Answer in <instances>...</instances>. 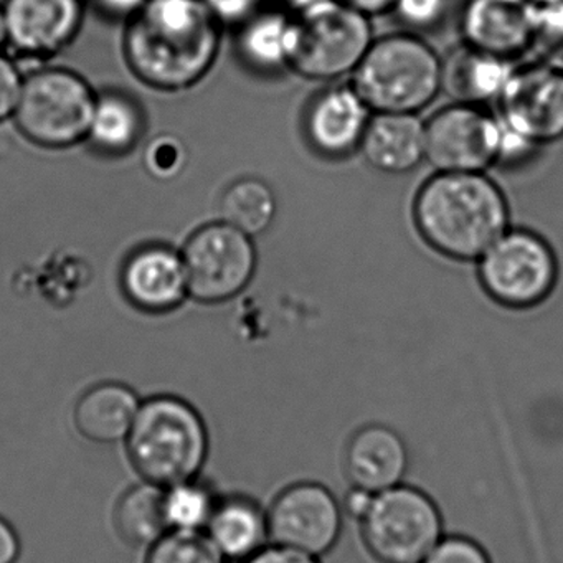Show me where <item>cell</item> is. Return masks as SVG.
<instances>
[{"mask_svg":"<svg viewBox=\"0 0 563 563\" xmlns=\"http://www.w3.org/2000/svg\"><path fill=\"white\" fill-rule=\"evenodd\" d=\"M220 22L203 0H150L130 18L124 55L133 74L151 88L186 90L216 64Z\"/></svg>","mask_w":563,"mask_h":563,"instance_id":"1","label":"cell"},{"mask_svg":"<svg viewBox=\"0 0 563 563\" xmlns=\"http://www.w3.org/2000/svg\"><path fill=\"white\" fill-rule=\"evenodd\" d=\"M421 239L441 255L477 262L509 230V203L483 173H438L413 206Z\"/></svg>","mask_w":563,"mask_h":563,"instance_id":"2","label":"cell"},{"mask_svg":"<svg viewBox=\"0 0 563 563\" xmlns=\"http://www.w3.org/2000/svg\"><path fill=\"white\" fill-rule=\"evenodd\" d=\"M128 454L146 483L161 487L194 479L207 456L200 415L176 397L144 401L126 437Z\"/></svg>","mask_w":563,"mask_h":563,"instance_id":"3","label":"cell"},{"mask_svg":"<svg viewBox=\"0 0 563 563\" xmlns=\"http://www.w3.org/2000/svg\"><path fill=\"white\" fill-rule=\"evenodd\" d=\"M352 88L374 113L417 114L443 88V62L415 35H388L368 48Z\"/></svg>","mask_w":563,"mask_h":563,"instance_id":"4","label":"cell"},{"mask_svg":"<svg viewBox=\"0 0 563 563\" xmlns=\"http://www.w3.org/2000/svg\"><path fill=\"white\" fill-rule=\"evenodd\" d=\"M374 44L368 15L341 0H316L292 19L289 68L308 80L354 74Z\"/></svg>","mask_w":563,"mask_h":563,"instance_id":"5","label":"cell"},{"mask_svg":"<svg viewBox=\"0 0 563 563\" xmlns=\"http://www.w3.org/2000/svg\"><path fill=\"white\" fill-rule=\"evenodd\" d=\"M97 95L80 75L64 68H45L22 85L14 120L32 143L64 150L87 140Z\"/></svg>","mask_w":563,"mask_h":563,"instance_id":"6","label":"cell"},{"mask_svg":"<svg viewBox=\"0 0 563 563\" xmlns=\"http://www.w3.org/2000/svg\"><path fill=\"white\" fill-rule=\"evenodd\" d=\"M477 262L484 291L507 308L540 305L559 282L555 252L530 230H507Z\"/></svg>","mask_w":563,"mask_h":563,"instance_id":"7","label":"cell"},{"mask_svg":"<svg viewBox=\"0 0 563 563\" xmlns=\"http://www.w3.org/2000/svg\"><path fill=\"white\" fill-rule=\"evenodd\" d=\"M362 532L382 563H420L440 542V512L420 490L391 487L372 496Z\"/></svg>","mask_w":563,"mask_h":563,"instance_id":"8","label":"cell"},{"mask_svg":"<svg viewBox=\"0 0 563 563\" xmlns=\"http://www.w3.org/2000/svg\"><path fill=\"white\" fill-rule=\"evenodd\" d=\"M189 296L200 302H223L235 298L256 272V249L252 236L229 223L200 227L183 250Z\"/></svg>","mask_w":563,"mask_h":563,"instance_id":"9","label":"cell"},{"mask_svg":"<svg viewBox=\"0 0 563 563\" xmlns=\"http://www.w3.org/2000/svg\"><path fill=\"white\" fill-rule=\"evenodd\" d=\"M500 150L503 123L476 104H451L424 124V159L438 173H484Z\"/></svg>","mask_w":563,"mask_h":563,"instance_id":"10","label":"cell"},{"mask_svg":"<svg viewBox=\"0 0 563 563\" xmlns=\"http://www.w3.org/2000/svg\"><path fill=\"white\" fill-rule=\"evenodd\" d=\"M500 123L529 143L563 137V71L549 65L514 70L499 97Z\"/></svg>","mask_w":563,"mask_h":563,"instance_id":"11","label":"cell"},{"mask_svg":"<svg viewBox=\"0 0 563 563\" xmlns=\"http://www.w3.org/2000/svg\"><path fill=\"white\" fill-rule=\"evenodd\" d=\"M266 522L269 536L279 547L318 555L334 545L341 510L324 487L298 484L275 500Z\"/></svg>","mask_w":563,"mask_h":563,"instance_id":"12","label":"cell"},{"mask_svg":"<svg viewBox=\"0 0 563 563\" xmlns=\"http://www.w3.org/2000/svg\"><path fill=\"white\" fill-rule=\"evenodd\" d=\"M87 0H8L9 45L24 57L58 54L80 32Z\"/></svg>","mask_w":563,"mask_h":563,"instance_id":"13","label":"cell"},{"mask_svg":"<svg viewBox=\"0 0 563 563\" xmlns=\"http://www.w3.org/2000/svg\"><path fill=\"white\" fill-rule=\"evenodd\" d=\"M371 120V108L354 88H329L309 104L305 133L316 153L339 159L361 150Z\"/></svg>","mask_w":563,"mask_h":563,"instance_id":"14","label":"cell"},{"mask_svg":"<svg viewBox=\"0 0 563 563\" xmlns=\"http://www.w3.org/2000/svg\"><path fill=\"white\" fill-rule=\"evenodd\" d=\"M123 289L136 308L146 312H169L189 296L183 253L164 245L134 252L124 263Z\"/></svg>","mask_w":563,"mask_h":563,"instance_id":"15","label":"cell"},{"mask_svg":"<svg viewBox=\"0 0 563 563\" xmlns=\"http://www.w3.org/2000/svg\"><path fill=\"white\" fill-rule=\"evenodd\" d=\"M470 47L512 62L529 52L532 2L529 0H470L461 19Z\"/></svg>","mask_w":563,"mask_h":563,"instance_id":"16","label":"cell"},{"mask_svg":"<svg viewBox=\"0 0 563 563\" xmlns=\"http://www.w3.org/2000/svg\"><path fill=\"white\" fill-rule=\"evenodd\" d=\"M361 153L380 173H410L424 159V124L417 114L377 113L365 131Z\"/></svg>","mask_w":563,"mask_h":563,"instance_id":"17","label":"cell"},{"mask_svg":"<svg viewBox=\"0 0 563 563\" xmlns=\"http://www.w3.org/2000/svg\"><path fill=\"white\" fill-rule=\"evenodd\" d=\"M407 470V450L394 431L368 427L358 431L345 453V473L357 489L382 493L397 486Z\"/></svg>","mask_w":563,"mask_h":563,"instance_id":"18","label":"cell"},{"mask_svg":"<svg viewBox=\"0 0 563 563\" xmlns=\"http://www.w3.org/2000/svg\"><path fill=\"white\" fill-rule=\"evenodd\" d=\"M514 68L509 60L464 45L443 62V90L456 103L479 104L499 100Z\"/></svg>","mask_w":563,"mask_h":563,"instance_id":"19","label":"cell"},{"mask_svg":"<svg viewBox=\"0 0 563 563\" xmlns=\"http://www.w3.org/2000/svg\"><path fill=\"white\" fill-rule=\"evenodd\" d=\"M140 407L136 394L126 385H97L78 400L75 423L88 440L117 443L126 440Z\"/></svg>","mask_w":563,"mask_h":563,"instance_id":"20","label":"cell"},{"mask_svg":"<svg viewBox=\"0 0 563 563\" xmlns=\"http://www.w3.org/2000/svg\"><path fill=\"white\" fill-rule=\"evenodd\" d=\"M292 19L279 12H258L242 24L239 51L243 60L260 71L289 68Z\"/></svg>","mask_w":563,"mask_h":563,"instance_id":"21","label":"cell"},{"mask_svg":"<svg viewBox=\"0 0 563 563\" xmlns=\"http://www.w3.org/2000/svg\"><path fill=\"white\" fill-rule=\"evenodd\" d=\"M268 522L249 500L232 499L216 506L209 520V537L230 559L255 555L265 540Z\"/></svg>","mask_w":563,"mask_h":563,"instance_id":"22","label":"cell"},{"mask_svg":"<svg viewBox=\"0 0 563 563\" xmlns=\"http://www.w3.org/2000/svg\"><path fill=\"white\" fill-rule=\"evenodd\" d=\"M114 523L126 542L154 545L169 532L164 509V487L146 483L128 490L114 510Z\"/></svg>","mask_w":563,"mask_h":563,"instance_id":"23","label":"cell"},{"mask_svg":"<svg viewBox=\"0 0 563 563\" xmlns=\"http://www.w3.org/2000/svg\"><path fill=\"white\" fill-rule=\"evenodd\" d=\"M143 124V113L131 98L104 93L97 98L88 137L103 153L126 154L140 143Z\"/></svg>","mask_w":563,"mask_h":563,"instance_id":"24","label":"cell"},{"mask_svg":"<svg viewBox=\"0 0 563 563\" xmlns=\"http://www.w3.org/2000/svg\"><path fill=\"white\" fill-rule=\"evenodd\" d=\"M278 212L275 192L265 180L243 177L223 192L220 200L222 222L249 236L262 235L275 222Z\"/></svg>","mask_w":563,"mask_h":563,"instance_id":"25","label":"cell"},{"mask_svg":"<svg viewBox=\"0 0 563 563\" xmlns=\"http://www.w3.org/2000/svg\"><path fill=\"white\" fill-rule=\"evenodd\" d=\"M164 509L169 530H200L209 526L216 506L210 494L190 479L164 487Z\"/></svg>","mask_w":563,"mask_h":563,"instance_id":"26","label":"cell"},{"mask_svg":"<svg viewBox=\"0 0 563 563\" xmlns=\"http://www.w3.org/2000/svg\"><path fill=\"white\" fill-rule=\"evenodd\" d=\"M225 555L200 530H169L151 545L146 563H225Z\"/></svg>","mask_w":563,"mask_h":563,"instance_id":"27","label":"cell"},{"mask_svg":"<svg viewBox=\"0 0 563 563\" xmlns=\"http://www.w3.org/2000/svg\"><path fill=\"white\" fill-rule=\"evenodd\" d=\"M186 164V150L173 136L156 137L146 153V166L159 179H170L183 170Z\"/></svg>","mask_w":563,"mask_h":563,"instance_id":"28","label":"cell"},{"mask_svg":"<svg viewBox=\"0 0 563 563\" xmlns=\"http://www.w3.org/2000/svg\"><path fill=\"white\" fill-rule=\"evenodd\" d=\"M394 9L410 27L428 29L443 18L446 0H397Z\"/></svg>","mask_w":563,"mask_h":563,"instance_id":"29","label":"cell"},{"mask_svg":"<svg viewBox=\"0 0 563 563\" xmlns=\"http://www.w3.org/2000/svg\"><path fill=\"white\" fill-rule=\"evenodd\" d=\"M423 563H489L484 550L466 539H448L438 542Z\"/></svg>","mask_w":563,"mask_h":563,"instance_id":"30","label":"cell"},{"mask_svg":"<svg viewBox=\"0 0 563 563\" xmlns=\"http://www.w3.org/2000/svg\"><path fill=\"white\" fill-rule=\"evenodd\" d=\"M22 85L24 78L14 62L0 55V123L14 117Z\"/></svg>","mask_w":563,"mask_h":563,"instance_id":"31","label":"cell"},{"mask_svg":"<svg viewBox=\"0 0 563 563\" xmlns=\"http://www.w3.org/2000/svg\"><path fill=\"white\" fill-rule=\"evenodd\" d=\"M263 0H203L220 24H245L258 14Z\"/></svg>","mask_w":563,"mask_h":563,"instance_id":"32","label":"cell"},{"mask_svg":"<svg viewBox=\"0 0 563 563\" xmlns=\"http://www.w3.org/2000/svg\"><path fill=\"white\" fill-rule=\"evenodd\" d=\"M249 563H318L314 555L299 552V550L286 549V547H275L266 549L263 552H256L249 560Z\"/></svg>","mask_w":563,"mask_h":563,"instance_id":"33","label":"cell"},{"mask_svg":"<svg viewBox=\"0 0 563 563\" xmlns=\"http://www.w3.org/2000/svg\"><path fill=\"white\" fill-rule=\"evenodd\" d=\"M21 553L18 533L8 520L0 517V563H15Z\"/></svg>","mask_w":563,"mask_h":563,"instance_id":"34","label":"cell"},{"mask_svg":"<svg viewBox=\"0 0 563 563\" xmlns=\"http://www.w3.org/2000/svg\"><path fill=\"white\" fill-rule=\"evenodd\" d=\"M150 0H93V4L114 18H133Z\"/></svg>","mask_w":563,"mask_h":563,"instance_id":"35","label":"cell"},{"mask_svg":"<svg viewBox=\"0 0 563 563\" xmlns=\"http://www.w3.org/2000/svg\"><path fill=\"white\" fill-rule=\"evenodd\" d=\"M365 15H377L395 8L397 0H341Z\"/></svg>","mask_w":563,"mask_h":563,"instance_id":"36","label":"cell"},{"mask_svg":"<svg viewBox=\"0 0 563 563\" xmlns=\"http://www.w3.org/2000/svg\"><path fill=\"white\" fill-rule=\"evenodd\" d=\"M371 500L372 493H367V490L364 489H355L354 493L349 496L347 509L351 510V514H354V516L362 517L365 510L368 509Z\"/></svg>","mask_w":563,"mask_h":563,"instance_id":"37","label":"cell"},{"mask_svg":"<svg viewBox=\"0 0 563 563\" xmlns=\"http://www.w3.org/2000/svg\"><path fill=\"white\" fill-rule=\"evenodd\" d=\"M9 44L8 21H5L4 8H0V48Z\"/></svg>","mask_w":563,"mask_h":563,"instance_id":"38","label":"cell"},{"mask_svg":"<svg viewBox=\"0 0 563 563\" xmlns=\"http://www.w3.org/2000/svg\"><path fill=\"white\" fill-rule=\"evenodd\" d=\"M532 4H539V2H549V0H529Z\"/></svg>","mask_w":563,"mask_h":563,"instance_id":"39","label":"cell"}]
</instances>
